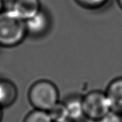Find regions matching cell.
Returning a JSON list of instances; mask_svg holds the SVG:
<instances>
[{"label": "cell", "instance_id": "obj_14", "mask_svg": "<svg viewBox=\"0 0 122 122\" xmlns=\"http://www.w3.org/2000/svg\"><path fill=\"white\" fill-rule=\"evenodd\" d=\"M2 116H3V114H2V108H1V107H0V122H1Z\"/></svg>", "mask_w": 122, "mask_h": 122}, {"label": "cell", "instance_id": "obj_8", "mask_svg": "<svg viewBox=\"0 0 122 122\" xmlns=\"http://www.w3.org/2000/svg\"><path fill=\"white\" fill-rule=\"evenodd\" d=\"M64 102L67 109L69 121H77L84 116L82 98L72 97Z\"/></svg>", "mask_w": 122, "mask_h": 122}, {"label": "cell", "instance_id": "obj_12", "mask_svg": "<svg viewBox=\"0 0 122 122\" xmlns=\"http://www.w3.org/2000/svg\"><path fill=\"white\" fill-rule=\"evenodd\" d=\"M99 122H122V116L113 111H110Z\"/></svg>", "mask_w": 122, "mask_h": 122}, {"label": "cell", "instance_id": "obj_7", "mask_svg": "<svg viewBox=\"0 0 122 122\" xmlns=\"http://www.w3.org/2000/svg\"><path fill=\"white\" fill-rule=\"evenodd\" d=\"M18 90L11 80L0 77V107L7 108L16 100Z\"/></svg>", "mask_w": 122, "mask_h": 122}, {"label": "cell", "instance_id": "obj_1", "mask_svg": "<svg viewBox=\"0 0 122 122\" xmlns=\"http://www.w3.org/2000/svg\"><path fill=\"white\" fill-rule=\"evenodd\" d=\"M27 33L25 21L10 9L0 13V46L11 48L20 44Z\"/></svg>", "mask_w": 122, "mask_h": 122}, {"label": "cell", "instance_id": "obj_10", "mask_svg": "<svg viewBox=\"0 0 122 122\" xmlns=\"http://www.w3.org/2000/svg\"><path fill=\"white\" fill-rule=\"evenodd\" d=\"M23 122H53L47 112L34 109L24 118Z\"/></svg>", "mask_w": 122, "mask_h": 122}, {"label": "cell", "instance_id": "obj_2", "mask_svg": "<svg viewBox=\"0 0 122 122\" xmlns=\"http://www.w3.org/2000/svg\"><path fill=\"white\" fill-rule=\"evenodd\" d=\"M28 99L34 109L48 112L59 102V92L52 81L41 79L30 86Z\"/></svg>", "mask_w": 122, "mask_h": 122}, {"label": "cell", "instance_id": "obj_13", "mask_svg": "<svg viewBox=\"0 0 122 122\" xmlns=\"http://www.w3.org/2000/svg\"><path fill=\"white\" fill-rule=\"evenodd\" d=\"M4 1H3V0H0V13H1L3 10H4Z\"/></svg>", "mask_w": 122, "mask_h": 122}, {"label": "cell", "instance_id": "obj_15", "mask_svg": "<svg viewBox=\"0 0 122 122\" xmlns=\"http://www.w3.org/2000/svg\"><path fill=\"white\" fill-rule=\"evenodd\" d=\"M117 1H118V4L119 5V6L122 9V0H117Z\"/></svg>", "mask_w": 122, "mask_h": 122}, {"label": "cell", "instance_id": "obj_5", "mask_svg": "<svg viewBox=\"0 0 122 122\" xmlns=\"http://www.w3.org/2000/svg\"><path fill=\"white\" fill-rule=\"evenodd\" d=\"M10 9L25 21L39 12L41 2L40 0H14Z\"/></svg>", "mask_w": 122, "mask_h": 122}, {"label": "cell", "instance_id": "obj_16", "mask_svg": "<svg viewBox=\"0 0 122 122\" xmlns=\"http://www.w3.org/2000/svg\"><path fill=\"white\" fill-rule=\"evenodd\" d=\"M71 122L70 121H66V122Z\"/></svg>", "mask_w": 122, "mask_h": 122}, {"label": "cell", "instance_id": "obj_6", "mask_svg": "<svg viewBox=\"0 0 122 122\" xmlns=\"http://www.w3.org/2000/svg\"><path fill=\"white\" fill-rule=\"evenodd\" d=\"M109 99L111 111L122 116V76L113 79L105 92Z\"/></svg>", "mask_w": 122, "mask_h": 122}, {"label": "cell", "instance_id": "obj_11", "mask_svg": "<svg viewBox=\"0 0 122 122\" xmlns=\"http://www.w3.org/2000/svg\"><path fill=\"white\" fill-rule=\"evenodd\" d=\"M80 6L90 9H97L103 7L109 0H75Z\"/></svg>", "mask_w": 122, "mask_h": 122}, {"label": "cell", "instance_id": "obj_9", "mask_svg": "<svg viewBox=\"0 0 122 122\" xmlns=\"http://www.w3.org/2000/svg\"><path fill=\"white\" fill-rule=\"evenodd\" d=\"M53 122H64L69 121L66 107L63 102H59L48 112Z\"/></svg>", "mask_w": 122, "mask_h": 122}, {"label": "cell", "instance_id": "obj_4", "mask_svg": "<svg viewBox=\"0 0 122 122\" xmlns=\"http://www.w3.org/2000/svg\"><path fill=\"white\" fill-rule=\"evenodd\" d=\"M50 16L44 9H41L32 18L25 21V26L27 35L40 36L44 35L50 28Z\"/></svg>", "mask_w": 122, "mask_h": 122}, {"label": "cell", "instance_id": "obj_3", "mask_svg": "<svg viewBox=\"0 0 122 122\" xmlns=\"http://www.w3.org/2000/svg\"><path fill=\"white\" fill-rule=\"evenodd\" d=\"M84 115L89 119L99 121L111 111L109 99L105 92L94 90L82 97Z\"/></svg>", "mask_w": 122, "mask_h": 122}]
</instances>
